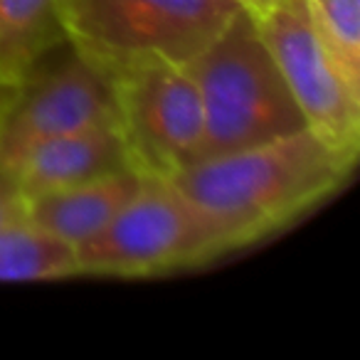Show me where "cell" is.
Segmentation results:
<instances>
[{"instance_id":"1","label":"cell","mask_w":360,"mask_h":360,"mask_svg":"<svg viewBox=\"0 0 360 360\" xmlns=\"http://www.w3.org/2000/svg\"><path fill=\"white\" fill-rule=\"evenodd\" d=\"M353 168V158L301 129L262 146L198 160L168 183L215 220L232 250H242L328 200Z\"/></svg>"},{"instance_id":"2","label":"cell","mask_w":360,"mask_h":360,"mask_svg":"<svg viewBox=\"0 0 360 360\" xmlns=\"http://www.w3.org/2000/svg\"><path fill=\"white\" fill-rule=\"evenodd\" d=\"M183 67L195 82L205 116L198 160L306 129L304 114L250 13L237 11L225 30Z\"/></svg>"},{"instance_id":"3","label":"cell","mask_w":360,"mask_h":360,"mask_svg":"<svg viewBox=\"0 0 360 360\" xmlns=\"http://www.w3.org/2000/svg\"><path fill=\"white\" fill-rule=\"evenodd\" d=\"M240 8L232 0H62L75 55L106 77L146 60L186 65Z\"/></svg>"},{"instance_id":"4","label":"cell","mask_w":360,"mask_h":360,"mask_svg":"<svg viewBox=\"0 0 360 360\" xmlns=\"http://www.w3.org/2000/svg\"><path fill=\"white\" fill-rule=\"evenodd\" d=\"M227 235L168 180L141 191L91 240L75 250L77 276H148L230 255Z\"/></svg>"},{"instance_id":"5","label":"cell","mask_w":360,"mask_h":360,"mask_svg":"<svg viewBox=\"0 0 360 360\" xmlns=\"http://www.w3.org/2000/svg\"><path fill=\"white\" fill-rule=\"evenodd\" d=\"M109 82L129 170L143 180H170L198 163L205 116L186 67L146 60L116 70Z\"/></svg>"},{"instance_id":"6","label":"cell","mask_w":360,"mask_h":360,"mask_svg":"<svg viewBox=\"0 0 360 360\" xmlns=\"http://www.w3.org/2000/svg\"><path fill=\"white\" fill-rule=\"evenodd\" d=\"M262 40L271 52L306 129L345 158L360 153V89H355L314 27L306 0H281L257 20Z\"/></svg>"},{"instance_id":"7","label":"cell","mask_w":360,"mask_h":360,"mask_svg":"<svg viewBox=\"0 0 360 360\" xmlns=\"http://www.w3.org/2000/svg\"><path fill=\"white\" fill-rule=\"evenodd\" d=\"M114 119L109 77L75 55L15 109L0 111V170L8 173L37 143Z\"/></svg>"},{"instance_id":"8","label":"cell","mask_w":360,"mask_h":360,"mask_svg":"<svg viewBox=\"0 0 360 360\" xmlns=\"http://www.w3.org/2000/svg\"><path fill=\"white\" fill-rule=\"evenodd\" d=\"M121 168L129 165L119 131L114 124H101L37 143L6 175L30 200Z\"/></svg>"},{"instance_id":"9","label":"cell","mask_w":360,"mask_h":360,"mask_svg":"<svg viewBox=\"0 0 360 360\" xmlns=\"http://www.w3.org/2000/svg\"><path fill=\"white\" fill-rule=\"evenodd\" d=\"M141 175L121 168L62 191L30 198L25 200V220L40 232L77 250L99 235L141 191Z\"/></svg>"},{"instance_id":"10","label":"cell","mask_w":360,"mask_h":360,"mask_svg":"<svg viewBox=\"0 0 360 360\" xmlns=\"http://www.w3.org/2000/svg\"><path fill=\"white\" fill-rule=\"evenodd\" d=\"M60 42H67L62 0H0V86H22Z\"/></svg>"},{"instance_id":"11","label":"cell","mask_w":360,"mask_h":360,"mask_svg":"<svg viewBox=\"0 0 360 360\" xmlns=\"http://www.w3.org/2000/svg\"><path fill=\"white\" fill-rule=\"evenodd\" d=\"M77 276L75 250L30 222L0 230V281H55Z\"/></svg>"},{"instance_id":"12","label":"cell","mask_w":360,"mask_h":360,"mask_svg":"<svg viewBox=\"0 0 360 360\" xmlns=\"http://www.w3.org/2000/svg\"><path fill=\"white\" fill-rule=\"evenodd\" d=\"M321 42L343 77L360 89V0H306Z\"/></svg>"},{"instance_id":"13","label":"cell","mask_w":360,"mask_h":360,"mask_svg":"<svg viewBox=\"0 0 360 360\" xmlns=\"http://www.w3.org/2000/svg\"><path fill=\"white\" fill-rule=\"evenodd\" d=\"M25 207H27L25 198L20 195V191H18L15 183L11 180V175H6L0 170V230L27 222Z\"/></svg>"},{"instance_id":"14","label":"cell","mask_w":360,"mask_h":360,"mask_svg":"<svg viewBox=\"0 0 360 360\" xmlns=\"http://www.w3.org/2000/svg\"><path fill=\"white\" fill-rule=\"evenodd\" d=\"M240 11L250 13L255 20H259V18H264L266 13H271L276 6H279L281 0H232Z\"/></svg>"},{"instance_id":"15","label":"cell","mask_w":360,"mask_h":360,"mask_svg":"<svg viewBox=\"0 0 360 360\" xmlns=\"http://www.w3.org/2000/svg\"><path fill=\"white\" fill-rule=\"evenodd\" d=\"M0 111H3V109H0Z\"/></svg>"}]
</instances>
